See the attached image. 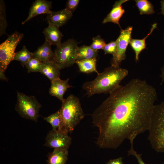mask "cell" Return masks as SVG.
Segmentation results:
<instances>
[{"label":"cell","mask_w":164,"mask_h":164,"mask_svg":"<svg viewBox=\"0 0 164 164\" xmlns=\"http://www.w3.org/2000/svg\"><path fill=\"white\" fill-rule=\"evenodd\" d=\"M52 2L46 0H36L32 4L30 8L28 17L22 24H25L37 15L43 14H48L51 13Z\"/></svg>","instance_id":"cell-10"},{"label":"cell","mask_w":164,"mask_h":164,"mask_svg":"<svg viewBox=\"0 0 164 164\" xmlns=\"http://www.w3.org/2000/svg\"><path fill=\"white\" fill-rule=\"evenodd\" d=\"M44 119L51 125L53 130L60 129L62 120L59 110L48 117H44Z\"/></svg>","instance_id":"cell-23"},{"label":"cell","mask_w":164,"mask_h":164,"mask_svg":"<svg viewBox=\"0 0 164 164\" xmlns=\"http://www.w3.org/2000/svg\"><path fill=\"white\" fill-rule=\"evenodd\" d=\"M72 13L66 8L47 14L46 19L49 24L58 28L65 25L73 16Z\"/></svg>","instance_id":"cell-11"},{"label":"cell","mask_w":164,"mask_h":164,"mask_svg":"<svg viewBox=\"0 0 164 164\" xmlns=\"http://www.w3.org/2000/svg\"><path fill=\"white\" fill-rule=\"evenodd\" d=\"M45 40L51 45L59 46L61 44V39L63 35L59 30V28L51 25L44 29L43 31Z\"/></svg>","instance_id":"cell-15"},{"label":"cell","mask_w":164,"mask_h":164,"mask_svg":"<svg viewBox=\"0 0 164 164\" xmlns=\"http://www.w3.org/2000/svg\"><path fill=\"white\" fill-rule=\"evenodd\" d=\"M68 152L66 149H54L49 153L47 160V164H66Z\"/></svg>","instance_id":"cell-17"},{"label":"cell","mask_w":164,"mask_h":164,"mask_svg":"<svg viewBox=\"0 0 164 164\" xmlns=\"http://www.w3.org/2000/svg\"><path fill=\"white\" fill-rule=\"evenodd\" d=\"M69 80V78L63 80L59 78L52 81L49 90L50 94L63 102L64 99L63 98V94L68 88L72 87L68 83Z\"/></svg>","instance_id":"cell-12"},{"label":"cell","mask_w":164,"mask_h":164,"mask_svg":"<svg viewBox=\"0 0 164 164\" xmlns=\"http://www.w3.org/2000/svg\"><path fill=\"white\" fill-rule=\"evenodd\" d=\"M161 5V11L160 13H161L164 15V0L160 1Z\"/></svg>","instance_id":"cell-33"},{"label":"cell","mask_w":164,"mask_h":164,"mask_svg":"<svg viewBox=\"0 0 164 164\" xmlns=\"http://www.w3.org/2000/svg\"></svg>","instance_id":"cell-34"},{"label":"cell","mask_w":164,"mask_h":164,"mask_svg":"<svg viewBox=\"0 0 164 164\" xmlns=\"http://www.w3.org/2000/svg\"><path fill=\"white\" fill-rule=\"evenodd\" d=\"M133 27L129 26L125 29H121L118 37L116 40L117 46L115 53L111 59V66L119 67L121 63L126 58V52L131 39Z\"/></svg>","instance_id":"cell-8"},{"label":"cell","mask_w":164,"mask_h":164,"mask_svg":"<svg viewBox=\"0 0 164 164\" xmlns=\"http://www.w3.org/2000/svg\"><path fill=\"white\" fill-rule=\"evenodd\" d=\"M96 58H94L76 61L75 63L78 65L80 72L86 73L95 72L98 74L99 73L96 69Z\"/></svg>","instance_id":"cell-20"},{"label":"cell","mask_w":164,"mask_h":164,"mask_svg":"<svg viewBox=\"0 0 164 164\" xmlns=\"http://www.w3.org/2000/svg\"><path fill=\"white\" fill-rule=\"evenodd\" d=\"M41 65V73L46 77L51 82L60 78V70L54 60L42 62Z\"/></svg>","instance_id":"cell-16"},{"label":"cell","mask_w":164,"mask_h":164,"mask_svg":"<svg viewBox=\"0 0 164 164\" xmlns=\"http://www.w3.org/2000/svg\"><path fill=\"white\" fill-rule=\"evenodd\" d=\"M163 164H164V163Z\"/></svg>","instance_id":"cell-35"},{"label":"cell","mask_w":164,"mask_h":164,"mask_svg":"<svg viewBox=\"0 0 164 164\" xmlns=\"http://www.w3.org/2000/svg\"><path fill=\"white\" fill-rule=\"evenodd\" d=\"M157 98L155 89L145 80L134 79L118 86L92 114L99 130L96 144L115 149L125 139H134L148 130Z\"/></svg>","instance_id":"cell-1"},{"label":"cell","mask_w":164,"mask_h":164,"mask_svg":"<svg viewBox=\"0 0 164 164\" xmlns=\"http://www.w3.org/2000/svg\"><path fill=\"white\" fill-rule=\"evenodd\" d=\"M41 63L39 60L32 57L28 61L25 65L28 73L41 72Z\"/></svg>","instance_id":"cell-25"},{"label":"cell","mask_w":164,"mask_h":164,"mask_svg":"<svg viewBox=\"0 0 164 164\" xmlns=\"http://www.w3.org/2000/svg\"><path fill=\"white\" fill-rule=\"evenodd\" d=\"M23 34L15 31L8 36L5 41L0 45V70L4 72L10 63L13 60L15 50L22 39Z\"/></svg>","instance_id":"cell-7"},{"label":"cell","mask_w":164,"mask_h":164,"mask_svg":"<svg viewBox=\"0 0 164 164\" xmlns=\"http://www.w3.org/2000/svg\"><path fill=\"white\" fill-rule=\"evenodd\" d=\"M160 76L162 79L161 83V84H162L164 81V66L161 69V74Z\"/></svg>","instance_id":"cell-32"},{"label":"cell","mask_w":164,"mask_h":164,"mask_svg":"<svg viewBox=\"0 0 164 164\" xmlns=\"http://www.w3.org/2000/svg\"><path fill=\"white\" fill-rule=\"evenodd\" d=\"M79 2V0H68L66 4L65 8L73 13L77 9Z\"/></svg>","instance_id":"cell-29"},{"label":"cell","mask_w":164,"mask_h":164,"mask_svg":"<svg viewBox=\"0 0 164 164\" xmlns=\"http://www.w3.org/2000/svg\"><path fill=\"white\" fill-rule=\"evenodd\" d=\"M59 111L62 121L59 130L67 134L72 133L85 116L80 100L72 94L62 102L61 107Z\"/></svg>","instance_id":"cell-3"},{"label":"cell","mask_w":164,"mask_h":164,"mask_svg":"<svg viewBox=\"0 0 164 164\" xmlns=\"http://www.w3.org/2000/svg\"><path fill=\"white\" fill-rule=\"evenodd\" d=\"M123 158L120 157L116 159L110 160L106 164H124L122 161Z\"/></svg>","instance_id":"cell-30"},{"label":"cell","mask_w":164,"mask_h":164,"mask_svg":"<svg viewBox=\"0 0 164 164\" xmlns=\"http://www.w3.org/2000/svg\"><path fill=\"white\" fill-rule=\"evenodd\" d=\"M133 139L130 140L131 144V147L129 150L128 151V155H132L134 156L137 159L139 164H145L142 160L141 158V155L138 154L135 151L133 147Z\"/></svg>","instance_id":"cell-28"},{"label":"cell","mask_w":164,"mask_h":164,"mask_svg":"<svg viewBox=\"0 0 164 164\" xmlns=\"http://www.w3.org/2000/svg\"><path fill=\"white\" fill-rule=\"evenodd\" d=\"M98 52V51L93 50L90 46L84 45L78 46L76 51V61L97 58Z\"/></svg>","instance_id":"cell-19"},{"label":"cell","mask_w":164,"mask_h":164,"mask_svg":"<svg viewBox=\"0 0 164 164\" xmlns=\"http://www.w3.org/2000/svg\"><path fill=\"white\" fill-rule=\"evenodd\" d=\"M45 140L44 146L54 149H68L72 142V138L68 134L53 129L47 134Z\"/></svg>","instance_id":"cell-9"},{"label":"cell","mask_w":164,"mask_h":164,"mask_svg":"<svg viewBox=\"0 0 164 164\" xmlns=\"http://www.w3.org/2000/svg\"><path fill=\"white\" fill-rule=\"evenodd\" d=\"M32 57V52H30L24 46L22 50L15 53L13 60L19 61L21 65L23 67L31 58Z\"/></svg>","instance_id":"cell-22"},{"label":"cell","mask_w":164,"mask_h":164,"mask_svg":"<svg viewBox=\"0 0 164 164\" xmlns=\"http://www.w3.org/2000/svg\"><path fill=\"white\" fill-rule=\"evenodd\" d=\"M7 26L6 18L5 7L3 0L0 1V36L6 34Z\"/></svg>","instance_id":"cell-24"},{"label":"cell","mask_w":164,"mask_h":164,"mask_svg":"<svg viewBox=\"0 0 164 164\" xmlns=\"http://www.w3.org/2000/svg\"><path fill=\"white\" fill-rule=\"evenodd\" d=\"M106 43L104 40L100 35H98L92 39V42L89 46L93 50L98 51L103 49Z\"/></svg>","instance_id":"cell-26"},{"label":"cell","mask_w":164,"mask_h":164,"mask_svg":"<svg viewBox=\"0 0 164 164\" xmlns=\"http://www.w3.org/2000/svg\"><path fill=\"white\" fill-rule=\"evenodd\" d=\"M51 45L45 40L43 44L32 52V57L42 62L54 60V52L51 49Z\"/></svg>","instance_id":"cell-14"},{"label":"cell","mask_w":164,"mask_h":164,"mask_svg":"<svg viewBox=\"0 0 164 164\" xmlns=\"http://www.w3.org/2000/svg\"><path fill=\"white\" fill-rule=\"evenodd\" d=\"M135 1L140 15L152 14L155 12L153 5L149 1L147 0H135Z\"/></svg>","instance_id":"cell-21"},{"label":"cell","mask_w":164,"mask_h":164,"mask_svg":"<svg viewBox=\"0 0 164 164\" xmlns=\"http://www.w3.org/2000/svg\"><path fill=\"white\" fill-rule=\"evenodd\" d=\"M128 1V0H120L115 1L111 10L104 19L103 23L112 22L118 24L121 27L119 21L125 12L122 5Z\"/></svg>","instance_id":"cell-13"},{"label":"cell","mask_w":164,"mask_h":164,"mask_svg":"<svg viewBox=\"0 0 164 164\" xmlns=\"http://www.w3.org/2000/svg\"><path fill=\"white\" fill-rule=\"evenodd\" d=\"M17 102L15 109L22 118L37 122L42 105L34 96L17 91Z\"/></svg>","instance_id":"cell-5"},{"label":"cell","mask_w":164,"mask_h":164,"mask_svg":"<svg viewBox=\"0 0 164 164\" xmlns=\"http://www.w3.org/2000/svg\"><path fill=\"white\" fill-rule=\"evenodd\" d=\"M117 46L116 40L112 41L109 43L106 44L103 50L104 54H111L113 55L115 52Z\"/></svg>","instance_id":"cell-27"},{"label":"cell","mask_w":164,"mask_h":164,"mask_svg":"<svg viewBox=\"0 0 164 164\" xmlns=\"http://www.w3.org/2000/svg\"><path fill=\"white\" fill-rule=\"evenodd\" d=\"M78 43L69 39L57 46L54 52V60L60 70L73 65L76 61Z\"/></svg>","instance_id":"cell-6"},{"label":"cell","mask_w":164,"mask_h":164,"mask_svg":"<svg viewBox=\"0 0 164 164\" xmlns=\"http://www.w3.org/2000/svg\"><path fill=\"white\" fill-rule=\"evenodd\" d=\"M128 72L126 69L111 66L99 73L94 80L84 83L82 87L89 97L95 94L109 93L120 85Z\"/></svg>","instance_id":"cell-2"},{"label":"cell","mask_w":164,"mask_h":164,"mask_svg":"<svg viewBox=\"0 0 164 164\" xmlns=\"http://www.w3.org/2000/svg\"><path fill=\"white\" fill-rule=\"evenodd\" d=\"M148 131V139L152 148L164 153V101L154 106Z\"/></svg>","instance_id":"cell-4"},{"label":"cell","mask_w":164,"mask_h":164,"mask_svg":"<svg viewBox=\"0 0 164 164\" xmlns=\"http://www.w3.org/2000/svg\"><path fill=\"white\" fill-rule=\"evenodd\" d=\"M0 78L1 80L7 81L8 79L5 77L4 73V72L1 70H0Z\"/></svg>","instance_id":"cell-31"},{"label":"cell","mask_w":164,"mask_h":164,"mask_svg":"<svg viewBox=\"0 0 164 164\" xmlns=\"http://www.w3.org/2000/svg\"><path fill=\"white\" fill-rule=\"evenodd\" d=\"M157 27V24H153L151 29L150 31L147 35L143 39H132L130 40L129 44L134 51L135 53V59L136 61L138 60L139 56L140 53L146 48L145 40Z\"/></svg>","instance_id":"cell-18"}]
</instances>
